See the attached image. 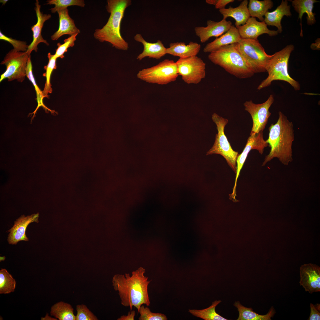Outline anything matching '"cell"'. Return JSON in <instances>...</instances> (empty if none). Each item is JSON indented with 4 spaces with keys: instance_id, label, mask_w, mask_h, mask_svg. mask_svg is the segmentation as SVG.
<instances>
[{
    "instance_id": "cell-1",
    "label": "cell",
    "mask_w": 320,
    "mask_h": 320,
    "mask_svg": "<svg viewBox=\"0 0 320 320\" xmlns=\"http://www.w3.org/2000/svg\"><path fill=\"white\" fill-rule=\"evenodd\" d=\"M145 270L140 267L132 272L125 275L115 274L112 279L113 288L118 291L121 304L129 307L130 311L134 306L137 310L143 304L150 306V301L148 292V286L151 281L145 276Z\"/></svg>"
},
{
    "instance_id": "cell-2",
    "label": "cell",
    "mask_w": 320,
    "mask_h": 320,
    "mask_svg": "<svg viewBox=\"0 0 320 320\" xmlns=\"http://www.w3.org/2000/svg\"><path fill=\"white\" fill-rule=\"evenodd\" d=\"M277 122L269 128V137L266 140L271 148L269 154L266 156L262 166L275 158L284 165L293 160L292 145L294 141L293 124L281 111L278 112Z\"/></svg>"
},
{
    "instance_id": "cell-3",
    "label": "cell",
    "mask_w": 320,
    "mask_h": 320,
    "mask_svg": "<svg viewBox=\"0 0 320 320\" xmlns=\"http://www.w3.org/2000/svg\"><path fill=\"white\" fill-rule=\"evenodd\" d=\"M130 0H108L106 8L110 14L106 24L101 29L95 30L94 38L101 42L110 43L113 47L123 50L129 48L128 43L121 33V25L126 9L131 4Z\"/></svg>"
},
{
    "instance_id": "cell-4",
    "label": "cell",
    "mask_w": 320,
    "mask_h": 320,
    "mask_svg": "<svg viewBox=\"0 0 320 320\" xmlns=\"http://www.w3.org/2000/svg\"><path fill=\"white\" fill-rule=\"evenodd\" d=\"M208 58L214 64L237 78H249L255 74L245 62L236 43L222 47L210 53Z\"/></svg>"
},
{
    "instance_id": "cell-5",
    "label": "cell",
    "mask_w": 320,
    "mask_h": 320,
    "mask_svg": "<svg viewBox=\"0 0 320 320\" xmlns=\"http://www.w3.org/2000/svg\"><path fill=\"white\" fill-rule=\"evenodd\" d=\"M294 49V45L290 44L281 50L273 54L266 68L268 77L258 86V90L270 86L273 81L281 80L289 83L296 91L300 90L299 83L292 78L288 72V62L292 52Z\"/></svg>"
},
{
    "instance_id": "cell-6",
    "label": "cell",
    "mask_w": 320,
    "mask_h": 320,
    "mask_svg": "<svg viewBox=\"0 0 320 320\" xmlns=\"http://www.w3.org/2000/svg\"><path fill=\"white\" fill-rule=\"evenodd\" d=\"M236 44L247 65L255 74L266 72L273 55L267 54L258 39H241Z\"/></svg>"
},
{
    "instance_id": "cell-7",
    "label": "cell",
    "mask_w": 320,
    "mask_h": 320,
    "mask_svg": "<svg viewBox=\"0 0 320 320\" xmlns=\"http://www.w3.org/2000/svg\"><path fill=\"white\" fill-rule=\"evenodd\" d=\"M213 121L216 124L218 133L216 135L215 143L206 155L217 154L223 156L229 166L236 173V159L238 152L234 151L224 133V129L228 121L227 119L214 113L212 115Z\"/></svg>"
},
{
    "instance_id": "cell-8",
    "label": "cell",
    "mask_w": 320,
    "mask_h": 320,
    "mask_svg": "<svg viewBox=\"0 0 320 320\" xmlns=\"http://www.w3.org/2000/svg\"><path fill=\"white\" fill-rule=\"evenodd\" d=\"M178 75L176 62L166 59L156 65L140 71L137 77L149 83L164 85L175 81Z\"/></svg>"
},
{
    "instance_id": "cell-9",
    "label": "cell",
    "mask_w": 320,
    "mask_h": 320,
    "mask_svg": "<svg viewBox=\"0 0 320 320\" xmlns=\"http://www.w3.org/2000/svg\"><path fill=\"white\" fill-rule=\"evenodd\" d=\"M30 55L26 52H16L13 49L9 51L1 63L6 66V69L1 76L0 82L7 79L9 81L15 80L22 82L26 76L27 62Z\"/></svg>"
},
{
    "instance_id": "cell-10",
    "label": "cell",
    "mask_w": 320,
    "mask_h": 320,
    "mask_svg": "<svg viewBox=\"0 0 320 320\" xmlns=\"http://www.w3.org/2000/svg\"><path fill=\"white\" fill-rule=\"evenodd\" d=\"M176 63L178 74L186 83L197 84L205 77L206 64L197 56L180 58Z\"/></svg>"
},
{
    "instance_id": "cell-11",
    "label": "cell",
    "mask_w": 320,
    "mask_h": 320,
    "mask_svg": "<svg viewBox=\"0 0 320 320\" xmlns=\"http://www.w3.org/2000/svg\"><path fill=\"white\" fill-rule=\"evenodd\" d=\"M274 101V96L271 94L263 103L256 104L250 100L244 103L245 110L250 114L253 121L250 134L263 132L271 115L269 109Z\"/></svg>"
},
{
    "instance_id": "cell-12",
    "label": "cell",
    "mask_w": 320,
    "mask_h": 320,
    "mask_svg": "<svg viewBox=\"0 0 320 320\" xmlns=\"http://www.w3.org/2000/svg\"><path fill=\"white\" fill-rule=\"evenodd\" d=\"M268 146H269L268 143L263 139V132L250 134L243 151L240 155H238L236 159V176L232 194L236 193L237 180L249 152L252 150H256L262 154L265 148Z\"/></svg>"
},
{
    "instance_id": "cell-13",
    "label": "cell",
    "mask_w": 320,
    "mask_h": 320,
    "mask_svg": "<svg viewBox=\"0 0 320 320\" xmlns=\"http://www.w3.org/2000/svg\"><path fill=\"white\" fill-rule=\"evenodd\" d=\"M299 283L309 293L320 291V268L312 263L302 265L300 269Z\"/></svg>"
},
{
    "instance_id": "cell-14",
    "label": "cell",
    "mask_w": 320,
    "mask_h": 320,
    "mask_svg": "<svg viewBox=\"0 0 320 320\" xmlns=\"http://www.w3.org/2000/svg\"><path fill=\"white\" fill-rule=\"evenodd\" d=\"M242 39L257 40L258 37L266 33L270 36L277 35V31L268 29L267 25L263 21L259 22L256 18L250 17L243 25L237 27Z\"/></svg>"
},
{
    "instance_id": "cell-15",
    "label": "cell",
    "mask_w": 320,
    "mask_h": 320,
    "mask_svg": "<svg viewBox=\"0 0 320 320\" xmlns=\"http://www.w3.org/2000/svg\"><path fill=\"white\" fill-rule=\"evenodd\" d=\"M206 27H196L194 28L196 35L199 37L202 43L207 41L213 37L216 38L227 32L232 25L230 21L223 19L220 21L216 22L211 20H208Z\"/></svg>"
},
{
    "instance_id": "cell-16",
    "label": "cell",
    "mask_w": 320,
    "mask_h": 320,
    "mask_svg": "<svg viewBox=\"0 0 320 320\" xmlns=\"http://www.w3.org/2000/svg\"><path fill=\"white\" fill-rule=\"evenodd\" d=\"M39 217L38 213L27 216L23 215L17 219L13 227L8 231L9 232L7 239L9 244L16 245L20 241H28V239L25 234L26 229L30 223H38Z\"/></svg>"
},
{
    "instance_id": "cell-17",
    "label": "cell",
    "mask_w": 320,
    "mask_h": 320,
    "mask_svg": "<svg viewBox=\"0 0 320 320\" xmlns=\"http://www.w3.org/2000/svg\"><path fill=\"white\" fill-rule=\"evenodd\" d=\"M35 4L36 7L34 9L37 17V21L36 24L31 27V30L33 32V39L31 43L28 45L26 51L29 55H30L33 51L37 52L38 45L40 43H43L47 46L49 45V44L47 41L43 38L41 33L44 23L49 20L51 17V15L49 14H44L41 12V5L38 0L36 1Z\"/></svg>"
},
{
    "instance_id": "cell-18",
    "label": "cell",
    "mask_w": 320,
    "mask_h": 320,
    "mask_svg": "<svg viewBox=\"0 0 320 320\" xmlns=\"http://www.w3.org/2000/svg\"><path fill=\"white\" fill-rule=\"evenodd\" d=\"M134 39L137 41L141 43L143 46V51L137 56V60H141L146 57L158 59L166 54V48L160 40L155 43L149 42L146 41L139 33L137 34Z\"/></svg>"
},
{
    "instance_id": "cell-19",
    "label": "cell",
    "mask_w": 320,
    "mask_h": 320,
    "mask_svg": "<svg viewBox=\"0 0 320 320\" xmlns=\"http://www.w3.org/2000/svg\"><path fill=\"white\" fill-rule=\"evenodd\" d=\"M57 12L59 16V27L57 31L51 36L52 40H57L64 35L72 36L80 33V31L76 26L74 20L69 16L67 8L60 10Z\"/></svg>"
},
{
    "instance_id": "cell-20",
    "label": "cell",
    "mask_w": 320,
    "mask_h": 320,
    "mask_svg": "<svg viewBox=\"0 0 320 320\" xmlns=\"http://www.w3.org/2000/svg\"><path fill=\"white\" fill-rule=\"evenodd\" d=\"M241 39L237 28L232 25L227 32L208 43L204 48L203 51L210 53L222 47L238 43Z\"/></svg>"
},
{
    "instance_id": "cell-21",
    "label": "cell",
    "mask_w": 320,
    "mask_h": 320,
    "mask_svg": "<svg viewBox=\"0 0 320 320\" xmlns=\"http://www.w3.org/2000/svg\"><path fill=\"white\" fill-rule=\"evenodd\" d=\"M290 6L288 5L287 0H282L280 5L271 12H268L264 16V21L267 25L275 26L277 28L279 33L282 31L281 24L282 18L284 16L290 17L292 13Z\"/></svg>"
},
{
    "instance_id": "cell-22",
    "label": "cell",
    "mask_w": 320,
    "mask_h": 320,
    "mask_svg": "<svg viewBox=\"0 0 320 320\" xmlns=\"http://www.w3.org/2000/svg\"><path fill=\"white\" fill-rule=\"evenodd\" d=\"M201 45L196 42H190L186 45L183 42H176L169 44L166 48V54L180 58L196 56L200 51Z\"/></svg>"
},
{
    "instance_id": "cell-23",
    "label": "cell",
    "mask_w": 320,
    "mask_h": 320,
    "mask_svg": "<svg viewBox=\"0 0 320 320\" xmlns=\"http://www.w3.org/2000/svg\"><path fill=\"white\" fill-rule=\"evenodd\" d=\"M248 4V1L244 0L236 7L230 6L228 8L220 9L219 11L223 15V19L226 20L229 17L234 18L235 20V27L237 28L244 24L250 17Z\"/></svg>"
},
{
    "instance_id": "cell-24",
    "label": "cell",
    "mask_w": 320,
    "mask_h": 320,
    "mask_svg": "<svg viewBox=\"0 0 320 320\" xmlns=\"http://www.w3.org/2000/svg\"><path fill=\"white\" fill-rule=\"evenodd\" d=\"M295 10L298 13V19L300 20V36L303 37L302 20L303 14L306 13L308 25H312L316 23L315 14L313 12L314 4L319 1L315 0H294L290 1Z\"/></svg>"
},
{
    "instance_id": "cell-25",
    "label": "cell",
    "mask_w": 320,
    "mask_h": 320,
    "mask_svg": "<svg viewBox=\"0 0 320 320\" xmlns=\"http://www.w3.org/2000/svg\"><path fill=\"white\" fill-rule=\"evenodd\" d=\"M234 305L237 308L239 312L237 320H271L276 313L273 307H271L266 314L261 315L253 311L252 308L243 306L239 301L235 302Z\"/></svg>"
},
{
    "instance_id": "cell-26",
    "label": "cell",
    "mask_w": 320,
    "mask_h": 320,
    "mask_svg": "<svg viewBox=\"0 0 320 320\" xmlns=\"http://www.w3.org/2000/svg\"><path fill=\"white\" fill-rule=\"evenodd\" d=\"M273 5V2L271 0H250L248 8L250 16L257 17L262 22L264 20L263 16Z\"/></svg>"
},
{
    "instance_id": "cell-27",
    "label": "cell",
    "mask_w": 320,
    "mask_h": 320,
    "mask_svg": "<svg viewBox=\"0 0 320 320\" xmlns=\"http://www.w3.org/2000/svg\"><path fill=\"white\" fill-rule=\"evenodd\" d=\"M73 311L71 304L61 301L51 306L50 314L59 320H76Z\"/></svg>"
},
{
    "instance_id": "cell-28",
    "label": "cell",
    "mask_w": 320,
    "mask_h": 320,
    "mask_svg": "<svg viewBox=\"0 0 320 320\" xmlns=\"http://www.w3.org/2000/svg\"><path fill=\"white\" fill-rule=\"evenodd\" d=\"M221 302L220 300H216L208 308L202 310L189 309V312L193 315L205 320H228L215 311L216 307Z\"/></svg>"
},
{
    "instance_id": "cell-29",
    "label": "cell",
    "mask_w": 320,
    "mask_h": 320,
    "mask_svg": "<svg viewBox=\"0 0 320 320\" xmlns=\"http://www.w3.org/2000/svg\"><path fill=\"white\" fill-rule=\"evenodd\" d=\"M26 76L30 81L33 85L37 95V101L38 103V106L35 110L32 113L33 115L32 116L31 121H32L35 116V114L38 108L40 106H42L46 110H48L50 111L52 113H54L56 112L53 111L47 108L44 104L43 102V99L45 97L43 91H42L39 88L36 83L34 78V77L32 71V65L31 59L30 55L29 57L27 62V65L26 69Z\"/></svg>"
},
{
    "instance_id": "cell-30",
    "label": "cell",
    "mask_w": 320,
    "mask_h": 320,
    "mask_svg": "<svg viewBox=\"0 0 320 320\" xmlns=\"http://www.w3.org/2000/svg\"><path fill=\"white\" fill-rule=\"evenodd\" d=\"M16 281L5 269L0 270V294H8L15 291Z\"/></svg>"
},
{
    "instance_id": "cell-31",
    "label": "cell",
    "mask_w": 320,
    "mask_h": 320,
    "mask_svg": "<svg viewBox=\"0 0 320 320\" xmlns=\"http://www.w3.org/2000/svg\"><path fill=\"white\" fill-rule=\"evenodd\" d=\"M47 56L49 59L48 63L44 67L46 71L45 75L46 81L42 91L45 97L48 96V94L51 93L52 91L50 83V77L53 70L57 68L56 62L57 59L55 57L54 55H52L50 53H49Z\"/></svg>"
},
{
    "instance_id": "cell-32",
    "label": "cell",
    "mask_w": 320,
    "mask_h": 320,
    "mask_svg": "<svg viewBox=\"0 0 320 320\" xmlns=\"http://www.w3.org/2000/svg\"><path fill=\"white\" fill-rule=\"evenodd\" d=\"M47 4L55 5L54 7L50 10L52 13H55L59 10L67 8L71 6H77L84 7L85 4L83 0H48L47 1Z\"/></svg>"
},
{
    "instance_id": "cell-33",
    "label": "cell",
    "mask_w": 320,
    "mask_h": 320,
    "mask_svg": "<svg viewBox=\"0 0 320 320\" xmlns=\"http://www.w3.org/2000/svg\"><path fill=\"white\" fill-rule=\"evenodd\" d=\"M140 316L139 320H167V318L164 314L160 313H154L151 312L148 307H145L142 305L138 312Z\"/></svg>"
},
{
    "instance_id": "cell-34",
    "label": "cell",
    "mask_w": 320,
    "mask_h": 320,
    "mask_svg": "<svg viewBox=\"0 0 320 320\" xmlns=\"http://www.w3.org/2000/svg\"><path fill=\"white\" fill-rule=\"evenodd\" d=\"M78 34H76L71 36L68 38L65 39L64 41V43L61 44L60 43H57V48L56 50V52L54 55L55 57L57 59L58 57L63 58L64 57V54L68 51V49L70 47H73L75 44V41L76 39V36Z\"/></svg>"
},
{
    "instance_id": "cell-35",
    "label": "cell",
    "mask_w": 320,
    "mask_h": 320,
    "mask_svg": "<svg viewBox=\"0 0 320 320\" xmlns=\"http://www.w3.org/2000/svg\"><path fill=\"white\" fill-rule=\"evenodd\" d=\"M77 314L76 320H97L98 319L85 305H78L76 306Z\"/></svg>"
},
{
    "instance_id": "cell-36",
    "label": "cell",
    "mask_w": 320,
    "mask_h": 320,
    "mask_svg": "<svg viewBox=\"0 0 320 320\" xmlns=\"http://www.w3.org/2000/svg\"><path fill=\"white\" fill-rule=\"evenodd\" d=\"M0 39L7 41L10 43L13 47V49L16 52H26L28 47L25 41L17 40L11 37H8L2 33L1 31Z\"/></svg>"
},
{
    "instance_id": "cell-37",
    "label": "cell",
    "mask_w": 320,
    "mask_h": 320,
    "mask_svg": "<svg viewBox=\"0 0 320 320\" xmlns=\"http://www.w3.org/2000/svg\"><path fill=\"white\" fill-rule=\"evenodd\" d=\"M310 314L308 320H320V304L317 303L314 305L312 303L310 304Z\"/></svg>"
},
{
    "instance_id": "cell-38",
    "label": "cell",
    "mask_w": 320,
    "mask_h": 320,
    "mask_svg": "<svg viewBox=\"0 0 320 320\" xmlns=\"http://www.w3.org/2000/svg\"><path fill=\"white\" fill-rule=\"evenodd\" d=\"M234 1V0H218L215 6V8L219 9L225 8V7L227 4L233 2Z\"/></svg>"
},
{
    "instance_id": "cell-39",
    "label": "cell",
    "mask_w": 320,
    "mask_h": 320,
    "mask_svg": "<svg viewBox=\"0 0 320 320\" xmlns=\"http://www.w3.org/2000/svg\"><path fill=\"white\" fill-rule=\"evenodd\" d=\"M135 311L132 310L129 311L127 315H123L118 318L117 320H134Z\"/></svg>"
},
{
    "instance_id": "cell-40",
    "label": "cell",
    "mask_w": 320,
    "mask_h": 320,
    "mask_svg": "<svg viewBox=\"0 0 320 320\" xmlns=\"http://www.w3.org/2000/svg\"><path fill=\"white\" fill-rule=\"evenodd\" d=\"M320 39H317L315 43H312L311 45V48L313 50H320Z\"/></svg>"
},
{
    "instance_id": "cell-41",
    "label": "cell",
    "mask_w": 320,
    "mask_h": 320,
    "mask_svg": "<svg viewBox=\"0 0 320 320\" xmlns=\"http://www.w3.org/2000/svg\"><path fill=\"white\" fill-rule=\"evenodd\" d=\"M218 0H206V2L209 4L213 5L215 6L217 3Z\"/></svg>"
},
{
    "instance_id": "cell-42",
    "label": "cell",
    "mask_w": 320,
    "mask_h": 320,
    "mask_svg": "<svg viewBox=\"0 0 320 320\" xmlns=\"http://www.w3.org/2000/svg\"><path fill=\"white\" fill-rule=\"evenodd\" d=\"M41 320H57L56 318H53L49 316L48 313L44 317L41 318Z\"/></svg>"
},
{
    "instance_id": "cell-43",
    "label": "cell",
    "mask_w": 320,
    "mask_h": 320,
    "mask_svg": "<svg viewBox=\"0 0 320 320\" xmlns=\"http://www.w3.org/2000/svg\"><path fill=\"white\" fill-rule=\"evenodd\" d=\"M1 3H2V5H4L6 4V2L8 1V0H1L0 1Z\"/></svg>"
},
{
    "instance_id": "cell-44",
    "label": "cell",
    "mask_w": 320,
    "mask_h": 320,
    "mask_svg": "<svg viewBox=\"0 0 320 320\" xmlns=\"http://www.w3.org/2000/svg\"><path fill=\"white\" fill-rule=\"evenodd\" d=\"M5 258H6V257H5V256L0 257V262L1 261H4V260H5Z\"/></svg>"
}]
</instances>
